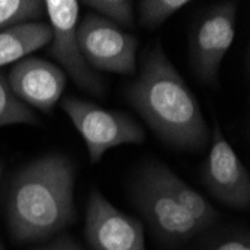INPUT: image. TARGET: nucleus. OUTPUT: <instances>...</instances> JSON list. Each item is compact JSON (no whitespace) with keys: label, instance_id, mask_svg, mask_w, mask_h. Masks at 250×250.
<instances>
[{"label":"nucleus","instance_id":"nucleus-7","mask_svg":"<svg viewBox=\"0 0 250 250\" xmlns=\"http://www.w3.org/2000/svg\"><path fill=\"white\" fill-rule=\"evenodd\" d=\"M43 5L53 32L48 47L50 56L62 64L80 88L99 98L104 96L105 81L87 64L78 45L77 24L80 3L77 0H47Z\"/></svg>","mask_w":250,"mask_h":250},{"label":"nucleus","instance_id":"nucleus-19","mask_svg":"<svg viewBox=\"0 0 250 250\" xmlns=\"http://www.w3.org/2000/svg\"><path fill=\"white\" fill-rule=\"evenodd\" d=\"M2 175H3V164L0 162V181H2Z\"/></svg>","mask_w":250,"mask_h":250},{"label":"nucleus","instance_id":"nucleus-4","mask_svg":"<svg viewBox=\"0 0 250 250\" xmlns=\"http://www.w3.org/2000/svg\"><path fill=\"white\" fill-rule=\"evenodd\" d=\"M62 109L83 136L90 162H99L102 156L122 144H141L146 140L144 127L125 111L104 109L80 98H63Z\"/></svg>","mask_w":250,"mask_h":250},{"label":"nucleus","instance_id":"nucleus-5","mask_svg":"<svg viewBox=\"0 0 250 250\" xmlns=\"http://www.w3.org/2000/svg\"><path fill=\"white\" fill-rule=\"evenodd\" d=\"M237 2H217L202 9L189 32V62L198 80L219 84L220 64L235 36Z\"/></svg>","mask_w":250,"mask_h":250},{"label":"nucleus","instance_id":"nucleus-14","mask_svg":"<svg viewBox=\"0 0 250 250\" xmlns=\"http://www.w3.org/2000/svg\"><path fill=\"white\" fill-rule=\"evenodd\" d=\"M43 17L47 12L39 0H0V32L24 22L42 21Z\"/></svg>","mask_w":250,"mask_h":250},{"label":"nucleus","instance_id":"nucleus-9","mask_svg":"<svg viewBox=\"0 0 250 250\" xmlns=\"http://www.w3.org/2000/svg\"><path fill=\"white\" fill-rule=\"evenodd\" d=\"M84 234L93 250H146L143 223L116 208L99 190L88 196Z\"/></svg>","mask_w":250,"mask_h":250},{"label":"nucleus","instance_id":"nucleus-17","mask_svg":"<svg viewBox=\"0 0 250 250\" xmlns=\"http://www.w3.org/2000/svg\"><path fill=\"white\" fill-rule=\"evenodd\" d=\"M207 250H250V237L249 232H237L228 235L226 238L214 243Z\"/></svg>","mask_w":250,"mask_h":250},{"label":"nucleus","instance_id":"nucleus-13","mask_svg":"<svg viewBox=\"0 0 250 250\" xmlns=\"http://www.w3.org/2000/svg\"><path fill=\"white\" fill-rule=\"evenodd\" d=\"M12 125L39 126L41 120L29 105L14 95L6 75L0 72V127Z\"/></svg>","mask_w":250,"mask_h":250},{"label":"nucleus","instance_id":"nucleus-10","mask_svg":"<svg viewBox=\"0 0 250 250\" xmlns=\"http://www.w3.org/2000/svg\"><path fill=\"white\" fill-rule=\"evenodd\" d=\"M6 78L20 101L43 114L53 112L66 85V75L60 67L38 57L17 62Z\"/></svg>","mask_w":250,"mask_h":250},{"label":"nucleus","instance_id":"nucleus-12","mask_svg":"<svg viewBox=\"0 0 250 250\" xmlns=\"http://www.w3.org/2000/svg\"><path fill=\"white\" fill-rule=\"evenodd\" d=\"M157 169L167 188L177 198L180 206L196 222L201 231L208 229L210 226H213L219 220L220 214L217 213V210L201 193H198L193 188H190L185 180H181L172 169L159 162H157Z\"/></svg>","mask_w":250,"mask_h":250},{"label":"nucleus","instance_id":"nucleus-6","mask_svg":"<svg viewBox=\"0 0 250 250\" xmlns=\"http://www.w3.org/2000/svg\"><path fill=\"white\" fill-rule=\"evenodd\" d=\"M80 50L93 71L133 75L138 39L95 12H87L77 24Z\"/></svg>","mask_w":250,"mask_h":250},{"label":"nucleus","instance_id":"nucleus-18","mask_svg":"<svg viewBox=\"0 0 250 250\" xmlns=\"http://www.w3.org/2000/svg\"><path fill=\"white\" fill-rule=\"evenodd\" d=\"M41 250H83V249L69 237H60L56 241H53L50 246L43 247Z\"/></svg>","mask_w":250,"mask_h":250},{"label":"nucleus","instance_id":"nucleus-1","mask_svg":"<svg viewBox=\"0 0 250 250\" xmlns=\"http://www.w3.org/2000/svg\"><path fill=\"white\" fill-rule=\"evenodd\" d=\"M126 98L167 146L202 151L210 144L211 129L199 104L167 57L161 42L144 51L140 74L126 87Z\"/></svg>","mask_w":250,"mask_h":250},{"label":"nucleus","instance_id":"nucleus-11","mask_svg":"<svg viewBox=\"0 0 250 250\" xmlns=\"http://www.w3.org/2000/svg\"><path fill=\"white\" fill-rule=\"evenodd\" d=\"M53 32L47 22H24L0 32V67L26 59L30 53L51 42Z\"/></svg>","mask_w":250,"mask_h":250},{"label":"nucleus","instance_id":"nucleus-8","mask_svg":"<svg viewBox=\"0 0 250 250\" xmlns=\"http://www.w3.org/2000/svg\"><path fill=\"white\" fill-rule=\"evenodd\" d=\"M202 181L208 192L234 210L250 207V174L216 122L207 161L202 167Z\"/></svg>","mask_w":250,"mask_h":250},{"label":"nucleus","instance_id":"nucleus-20","mask_svg":"<svg viewBox=\"0 0 250 250\" xmlns=\"http://www.w3.org/2000/svg\"><path fill=\"white\" fill-rule=\"evenodd\" d=\"M0 250H5V249H3V246H2V244H0Z\"/></svg>","mask_w":250,"mask_h":250},{"label":"nucleus","instance_id":"nucleus-2","mask_svg":"<svg viewBox=\"0 0 250 250\" xmlns=\"http://www.w3.org/2000/svg\"><path fill=\"white\" fill-rule=\"evenodd\" d=\"M75 167L63 154H47L22 167L8 192V226L20 243L63 231L75 219Z\"/></svg>","mask_w":250,"mask_h":250},{"label":"nucleus","instance_id":"nucleus-15","mask_svg":"<svg viewBox=\"0 0 250 250\" xmlns=\"http://www.w3.org/2000/svg\"><path fill=\"white\" fill-rule=\"evenodd\" d=\"M189 3L188 0H141L140 22L146 29H156Z\"/></svg>","mask_w":250,"mask_h":250},{"label":"nucleus","instance_id":"nucleus-16","mask_svg":"<svg viewBox=\"0 0 250 250\" xmlns=\"http://www.w3.org/2000/svg\"><path fill=\"white\" fill-rule=\"evenodd\" d=\"M83 5L119 27L133 26V3L129 0H85Z\"/></svg>","mask_w":250,"mask_h":250},{"label":"nucleus","instance_id":"nucleus-3","mask_svg":"<svg viewBox=\"0 0 250 250\" xmlns=\"http://www.w3.org/2000/svg\"><path fill=\"white\" fill-rule=\"evenodd\" d=\"M130 188L135 207L162 243L177 246L202 232L164 183L157 162H148L136 171Z\"/></svg>","mask_w":250,"mask_h":250}]
</instances>
